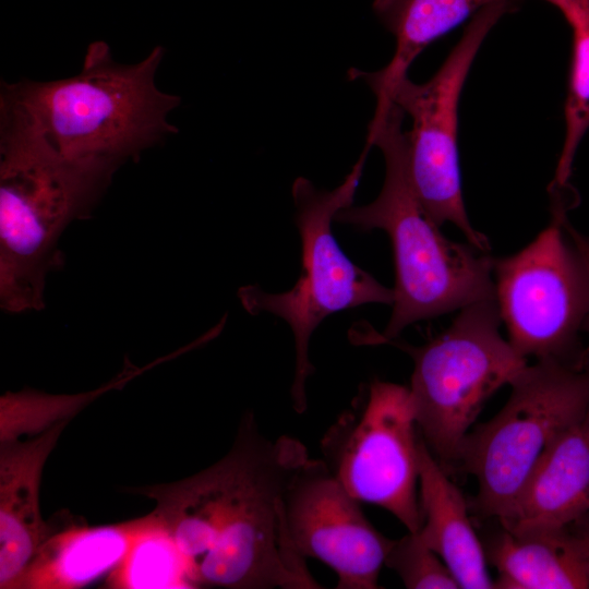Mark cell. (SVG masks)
Here are the masks:
<instances>
[{"label": "cell", "mask_w": 589, "mask_h": 589, "mask_svg": "<svg viewBox=\"0 0 589 589\" xmlns=\"http://www.w3.org/2000/svg\"><path fill=\"white\" fill-rule=\"evenodd\" d=\"M309 458L290 436L267 438L253 417L231 449L187 479L134 489L180 550L195 588L316 589L288 532L286 494Z\"/></svg>", "instance_id": "1"}, {"label": "cell", "mask_w": 589, "mask_h": 589, "mask_svg": "<svg viewBox=\"0 0 589 589\" xmlns=\"http://www.w3.org/2000/svg\"><path fill=\"white\" fill-rule=\"evenodd\" d=\"M405 112L389 98H377L368 142L385 160L377 197L340 209L335 221L363 231L384 230L392 242L396 283L393 311L377 344H388L410 324L495 299L493 257L473 244L447 239L428 214L411 182Z\"/></svg>", "instance_id": "2"}, {"label": "cell", "mask_w": 589, "mask_h": 589, "mask_svg": "<svg viewBox=\"0 0 589 589\" xmlns=\"http://www.w3.org/2000/svg\"><path fill=\"white\" fill-rule=\"evenodd\" d=\"M0 112V302L38 311L47 274L63 263L61 233L89 214L119 165L68 158L3 98Z\"/></svg>", "instance_id": "3"}, {"label": "cell", "mask_w": 589, "mask_h": 589, "mask_svg": "<svg viewBox=\"0 0 589 589\" xmlns=\"http://www.w3.org/2000/svg\"><path fill=\"white\" fill-rule=\"evenodd\" d=\"M163 56L164 48L155 47L141 62L120 64L109 46L96 40L79 74L50 82L3 83L0 98L14 105L61 155L120 166L178 132L167 116L180 98L155 84Z\"/></svg>", "instance_id": "4"}, {"label": "cell", "mask_w": 589, "mask_h": 589, "mask_svg": "<svg viewBox=\"0 0 589 589\" xmlns=\"http://www.w3.org/2000/svg\"><path fill=\"white\" fill-rule=\"evenodd\" d=\"M495 299L459 310L450 325L414 347L390 341L413 360L410 393L420 435L445 469L457 464L462 444L488 399L527 366L500 330Z\"/></svg>", "instance_id": "5"}, {"label": "cell", "mask_w": 589, "mask_h": 589, "mask_svg": "<svg viewBox=\"0 0 589 589\" xmlns=\"http://www.w3.org/2000/svg\"><path fill=\"white\" fill-rule=\"evenodd\" d=\"M504 407L468 433L458 464L478 482L477 508L504 518L533 469L589 407V350L577 361L536 360L509 384Z\"/></svg>", "instance_id": "6"}, {"label": "cell", "mask_w": 589, "mask_h": 589, "mask_svg": "<svg viewBox=\"0 0 589 589\" xmlns=\"http://www.w3.org/2000/svg\"><path fill=\"white\" fill-rule=\"evenodd\" d=\"M345 180L335 189L318 190L304 177H298L291 193L296 225L301 238L302 274L292 288L272 293L259 286L239 290V298L251 314L269 313L285 320L293 334L294 377L291 385L293 408L306 409L305 384L314 366L309 359V341L328 315L368 303L393 305L394 289L380 284L340 249L332 231L336 214L352 205L369 149Z\"/></svg>", "instance_id": "7"}, {"label": "cell", "mask_w": 589, "mask_h": 589, "mask_svg": "<svg viewBox=\"0 0 589 589\" xmlns=\"http://www.w3.org/2000/svg\"><path fill=\"white\" fill-rule=\"evenodd\" d=\"M551 195L550 225L518 252L493 259L494 298L520 356L577 361L589 280L564 229L568 204L562 192Z\"/></svg>", "instance_id": "8"}, {"label": "cell", "mask_w": 589, "mask_h": 589, "mask_svg": "<svg viewBox=\"0 0 589 589\" xmlns=\"http://www.w3.org/2000/svg\"><path fill=\"white\" fill-rule=\"evenodd\" d=\"M505 4L480 10L467 24L458 43L426 82L401 76L374 93L395 103L412 120L406 132L408 167L414 191L428 214L441 227L455 225L467 241L490 251L489 239L473 228L464 202L458 156V105L462 87L486 35L506 13Z\"/></svg>", "instance_id": "9"}, {"label": "cell", "mask_w": 589, "mask_h": 589, "mask_svg": "<svg viewBox=\"0 0 589 589\" xmlns=\"http://www.w3.org/2000/svg\"><path fill=\"white\" fill-rule=\"evenodd\" d=\"M419 430L410 388L374 380L321 441L324 461L359 502L382 507L408 530L422 525Z\"/></svg>", "instance_id": "10"}, {"label": "cell", "mask_w": 589, "mask_h": 589, "mask_svg": "<svg viewBox=\"0 0 589 589\" xmlns=\"http://www.w3.org/2000/svg\"><path fill=\"white\" fill-rule=\"evenodd\" d=\"M288 532L299 554L329 566L338 589H375L394 543L376 530L323 459L308 458L286 494Z\"/></svg>", "instance_id": "11"}, {"label": "cell", "mask_w": 589, "mask_h": 589, "mask_svg": "<svg viewBox=\"0 0 589 589\" xmlns=\"http://www.w3.org/2000/svg\"><path fill=\"white\" fill-rule=\"evenodd\" d=\"M67 421L36 436L0 445V588L20 589L52 530L41 518L39 486L45 462Z\"/></svg>", "instance_id": "12"}, {"label": "cell", "mask_w": 589, "mask_h": 589, "mask_svg": "<svg viewBox=\"0 0 589 589\" xmlns=\"http://www.w3.org/2000/svg\"><path fill=\"white\" fill-rule=\"evenodd\" d=\"M589 513V407L544 453L508 514L513 533L565 529Z\"/></svg>", "instance_id": "13"}, {"label": "cell", "mask_w": 589, "mask_h": 589, "mask_svg": "<svg viewBox=\"0 0 589 589\" xmlns=\"http://www.w3.org/2000/svg\"><path fill=\"white\" fill-rule=\"evenodd\" d=\"M418 456L421 539L443 560L460 588H495L488 570L484 545L472 527L466 500L420 433Z\"/></svg>", "instance_id": "14"}, {"label": "cell", "mask_w": 589, "mask_h": 589, "mask_svg": "<svg viewBox=\"0 0 589 589\" xmlns=\"http://www.w3.org/2000/svg\"><path fill=\"white\" fill-rule=\"evenodd\" d=\"M484 550L497 570V589L589 588L588 540L568 533L567 528L513 533L501 527Z\"/></svg>", "instance_id": "15"}, {"label": "cell", "mask_w": 589, "mask_h": 589, "mask_svg": "<svg viewBox=\"0 0 589 589\" xmlns=\"http://www.w3.org/2000/svg\"><path fill=\"white\" fill-rule=\"evenodd\" d=\"M143 517L52 532L28 567L20 589H76L109 576L125 557Z\"/></svg>", "instance_id": "16"}, {"label": "cell", "mask_w": 589, "mask_h": 589, "mask_svg": "<svg viewBox=\"0 0 589 589\" xmlns=\"http://www.w3.org/2000/svg\"><path fill=\"white\" fill-rule=\"evenodd\" d=\"M522 0H374L373 10L394 35L396 49L389 63L374 72L350 69V80L363 81L372 92L383 89L407 75L412 62L433 41L440 39L480 10L505 4L517 11Z\"/></svg>", "instance_id": "17"}, {"label": "cell", "mask_w": 589, "mask_h": 589, "mask_svg": "<svg viewBox=\"0 0 589 589\" xmlns=\"http://www.w3.org/2000/svg\"><path fill=\"white\" fill-rule=\"evenodd\" d=\"M563 15L572 33L564 103L565 137L551 189L565 190L579 143L589 129V0H543Z\"/></svg>", "instance_id": "18"}, {"label": "cell", "mask_w": 589, "mask_h": 589, "mask_svg": "<svg viewBox=\"0 0 589 589\" xmlns=\"http://www.w3.org/2000/svg\"><path fill=\"white\" fill-rule=\"evenodd\" d=\"M109 588H195L176 542L151 513L143 516L131 546L108 576Z\"/></svg>", "instance_id": "19"}, {"label": "cell", "mask_w": 589, "mask_h": 589, "mask_svg": "<svg viewBox=\"0 0 589 589\" xmlns=\"http://www.w3.org/2000/svg\"><path fill=\"white\" fill-rule=\"evenodd\" d=\"M385 565L395 570L409 589L460 588L446 564L424 543L419 532H408L394 540Z\"/></svg>", "instance_id": "20"}, {"label": "cell", "mask_w": 589, "mask_h": 589, "mask_svg": "<svg viewBox=\"0 0 589 589\" xmlns=\"http://www.w3.org/2000/svg\"><path fill=\"white\" fill-rule=\"evenodd\" d=\"M564 228L569 241L579 255L589 280V236L579 232L575 227L572 226L567 218L564 221ZM584 332L589 334V308L584 324Z\"/></svg>", "instance_id": "21"}, {"label": "cell", "mask_w": 589, "mask_h": 589, "mask_svg": "<svg viewBox=\"0 0 589 589\" xmlns=\"http://www.w3.org/2000/svg\"><path fill=\"white\" fill-rule=\"evenodd\" d=\"M587 540H588V544H589V538L587 537V534H585ZM587 573H588V579H589V553H588V558H587Z\"/></svg>", "instance_id": "22"}, {"label": "cell", "mask_w": 589, "mask_h": 589, "mask_svg": "<svg viewBox=\"0 0 589 589\" xmlns=\"http://www.w3.org/2000/svg\"><path fill=\"white\" fill-rule=\"evenodd\" d=\"M586 534H587V537L589 538V531H588Z\"/></svg>", "instance_id": "23"}]
</instances>
